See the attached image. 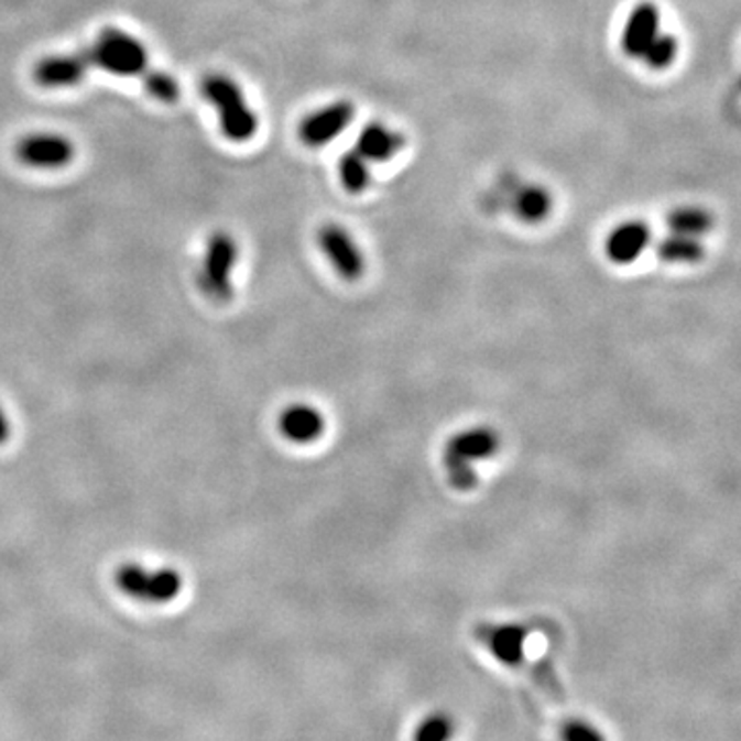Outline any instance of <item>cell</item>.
Segmentation results:
<instances>
[{
    "label": "cell",
    "instance_id": "obj_2",
    "mask_svg": "<svg viewBox=\"0 0 741 741\" xmlns=\"http://www.w3.org/2000/svg\"><path fill=\"white\" fill-rule=\"evenodd\" d=\"M203 95L219 113L222 134L231 142H248L258 132V116L237 80L213 73L203 79Z\"/></svg>",
    "mask_w": 741,
    "mask_h": 741
},
{
    "label": "cell",
    "instance_id": "obj_21",
    "mask_svg": "<svg viewBox=\"0 0 741 741\" xmlns=\"http://www.w3.org/2000/svg\"><path fill=\"white\" fill-rule=\"evenodd\" d=\"M11 433H13L11 418H9V414L4 412V408L0 406V445H4V443L11 439Z\"/></svg>",
    "mask_w": 741,
    "mask_h": 741
},
{
    "label": "cell",
    "instance_id": "obj_13",
    "mask_svg": "<svg viewBox=\"0 0 741 741\" xmlns=\"http://www.w3.org/2000/svg\"><path fill=\"white\" fill-rule=\"evenodd\" d=\"M404 146V137L379 122H371L361 130L355 151L367 161H390Z\"/></svg>",
    "mask_w": 741,
    "mask_h": 741
},
{
    "label": "cell",
    "instance_id": "obj_3",
    "mask_svg": "<svg viewBox=\"0 0 741 741\" xmlns=\"http://www.w3.org/2000/svg\"><path fill=\"white\" fill-rule=\"evenodd\" d=\"M83 50L91 68H101L116 77H137L146 73L149 66V54L141 40L116 28H106L91 46Z\"/></svg>",
    "mask_w": 741,
    "mask_h": 741
},
{
    "label": "cell",
    "instance_id": "obj_6",
    "mask_svg": "<svg viewBox=\"0 0 741 741\" xmlns=\"http://www.w3.org/2000/svg\"><path fill=\"white\" fill-rule=\"evenodd\" d=\"M319 250L326 255L334 272L347 283H357L367 272V260L355 237L345 227L328 222L317 233Z\"/></svg>",
    "mask_w": 741,
    "mask_h": 741
},
{
    "label": "cell",
    "instance_id": "obj_17",
    "mask_svg": "<svg viewBox=\"0 0 741 741\" xmlns=\"http://www.w3.org/2000/svg\"><path fill=\"white\" fill-rule=\"evenodd\" d=\"M525 631L517 624H503L499 629H492L489 634V647L501 662H520L523 653Z\"/></svg>",
    "mask_w": 741,
    "mask_h": 741
},
{
    "label": "cell",
    "instance_id": "obj_7",
    "mask_svg": "<svg viewBox=\"0 0 741 741\" xmlns=\"http://www.w3.org/2000/svg\"><path fill=\"white\" fill-rule=\"evenodd\" d=\"M17 159L35 170H63L75 155L77 149L63 134H30L15 146Z\"/></svg>",
    "mask_w": 741,
    "mask_h": 741
},
{
    "label": "cell",
    "instance_id": "obj_14",
    "mask_svg": "<svg viewBox=\"0 0 741 741\" xmlns=\"http://www.w3.org/2000/svg\"><path fill=\"white\" fill-rule=\"evenodd\" d=\"M657 255L662 258L665 264H698L705 260L707 250L698 237L679 236V233H669L663 237L657 246Z\"/></svg>",
    "mask_w": 741,
    "mask_h": 741
},
{
    "label": "cell",
    "instance_id": "obj_8",
    "mask_svg": "<svg viewBox=\"0 0 741 741\" xmlns=\"http://www.w3.org/2000/svg\"><path fill=\"white\" fill-rule=\"evenodd\" d=\"M355 120V103L348 99L334 101L322 110L309 113L299 127L303 144L317 149L328 142L336 141Z\"/></svg>",
    "mask_w": 741,
    "mask_h": 741
},
{
    "label": "cell",
    "instance_id": "obj_12",
    "mask_svg": "<svg viewBox=\"0 0 741 741\" xmlns=\"http://www.w3.org/2000/svg\"><path fill=\"white\" fill-rule=\"evenodd\" d=\"M662 25L660 9L653 2H641L632 9L622 32V52L631 58H641L649 44L655 40Z\"/></svg>",
    "mask_w": 741,
    "mask_h": 741
},
{
    "label": "cell",
    "instance_id": "obj_4",
    "mask_svg": "<svg viewBox=\"0 0 741 741\" xmlns=\"http://www.w3.org/2000/svg\"><path fill=\"white\" fill-rule=\"evenodd\" d=\"M239 260V246L236 237L227 231H215L206 241L203 264L198 270L196 283L206 297L215 303H229L233 299V272Z\"/></svg>",
    "mask_w": 741,
    "mask_h": 741
},
{
    "label": "cell",
    "instance_id": "obj_5",
    "mask_svg": "<svg viewBox=\"0 0 741 741\" xmlns=\"http://www.w3.org/2000/svg\"><path fill=\"white\" fill-rule=\"evenodd\" d=\"M113 581L124 596L142 603H170L184 589V575L177 568H149L139 563L120 565L113 573Z\"/></svg>",
    "mask_w": 741,
    "mask_h": 741
},
{
    "label": "cell",
    "instance_id": "obj_11",
    "mask_svg": "<svg viewBox=\"0 0 741 741\" xmlns=\"http://www.w3.org/2000/svg\"><path fill=\"white\" fill-rule=\"evenodd\" d=\"M89 68L91 64L85 50H79L75 54H56L46 56L44 61L35 64L33 79L47 89H64L79 85L80 80L87 77Z\"/></svg>",
    "mask_w": 741,
    "mask_h": 741
},
{
    "label": "cell",
    "instance_id": "obj_16",
    "mask_svg": "<svg viewBox=\"0 0 741 741\" xmlns=\"http://www.w3.org/2000/svg\"><path fill=\"white\" fill-rule=\"evenodd\" d=\"M553 210V196L542 186H527L521 189L515 198V213L521 221L536 225L548 219Z\"/></svg>",
    "mask_w": 741,
    "mask_h": 741
},
{
    "label": "cell",
    "instance_id": "obj_15",
    "mask_svg": "<svg viewBox=\"0 0 741 741\" xmlns=\"http://www.w3.org/2000/svg\"><path fill=\"white\" fill-rule=\"evenodd\" d=\"M715 225V219L709 210L700 206H679L667 215L669 233L679 236L700 237L707 236Z\"/></svg>",
    "mask_w": 741,
    "mask_h": 741
},
{
    "label": "cell",
    "instance_id": "obj_1",
    "mask_svg": "<svg viewBox=\"0 0 741 741\" xmlns=\"http://www.w3.org/2000/svg\"><path fill=\"white\" fill-rule=\"evenodd\" d=\"M501 435L492 426H468L451 435L443 447L442 464L451 489L468 492L478 487V464L497 458Z\"/></svg>",
    "mask_w": 741,
    "mask_h": 741
},
{
    "label": "cell",
    "instance_id": "obj_18",
    "mask_svg": "<svg viewBox=\"0 0 741 741\" xmlns=\"http://www.w3.org/2000/svg\"><path fill=\"white\" fill-rule=\"evenodd\" d=\"M338 174L342 188L347 189L348 194H363L364 189L371 186L369 161L361 157L357 151H350L340 157Z\"/></svg>",
    "mask_w": 741,
    "mask_h": 741
},
{
    "label": "cell",
    "instance_id": "obj_10",
    "mask_svg": "<svg viewBox=\"0 0 741 741\" xmlns=\"http://www.w3.org/2000/svg\"><path fill=\"white\" fill-rule=\"evenodd\" d=\"M651 227L645 221H624L615 225L603 241V252L615 266L636 262L651 246Z\"/></svg>",
    "mask_w": 741,
    "mask_h": 741
},
{
    "label": "cell",
    "instance_id": "obj_19",
    "mask_svg": "<svg viewBox=\"0 0 741 741\" xmlns=\"http://www.w3.org/2000/svg\"><path fill=\"white\" fill-rule=\"evenodd\" d=\"M678 56V40L669 33H657L655 40L643 52L641 61H645L651 70H665Z\"/></svg>",
    "mask_w": 741,
    "mask_h": 741
},
{
    "label": "cell",
    "instance_id": "obj_20",
    "mask_svg": "<svg viewBox=\"0 0 741 741\" xmlns=\"http://www.w3.org/2000/svg\"><path fill=\"white\" fill-rule=\"evenodd\" d=\"M144 89L163 103H175L177 97H179L177 80L170 73H163V70H149L144 75Z\"/></svg>",
    "mask_w": 741,
    "mask_h": 741
},
{
    "label": "cell",
    "instance_id": "obj_9",
    "mask_svg": "<svg viewBox=\"0 0 741 741\" xmlns=\"http://www.w3.org/2000/svg\"><path fill=\"white\" fill-rule=\"evenodd\" d=\"M276 426L286 442L305 447V445L319 442L326 435L328 421L324 412L314 404L293 402L281 411Z\"/></svg>",
    "mask_w": 741,
    "mask_h": 741
}]
</instances>
